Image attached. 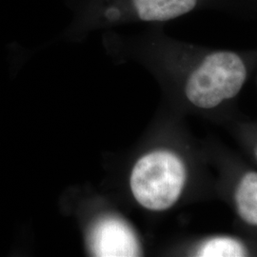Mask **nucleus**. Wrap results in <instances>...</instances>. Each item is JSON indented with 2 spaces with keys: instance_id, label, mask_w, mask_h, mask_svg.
<instances>
[{
  "instance_id": "nucleus-1",
  "label": "nucleus",
  "mask_w": 257,
  "mask_h": 257,
  "mask_svg": "<svg viewBox=\"0 0 257 257\" xmlns=\"http://www.w3.org/2000/svg\"><path fill=\"white\" fill-rule=\"evenodd\" d=\"M186 181V168L175 154L157 151L141 157L131 175V190L142 207L164 211L180 197Z\"/></svg>"
},
{
  "instance_id": "nucleus-2",
  "label": "nucleus",
  "mask_w": 257,
  "mask_h": 257,
  "mask_svg": "<svg viewBox=\"0 0 257 257\" xmlns=\"http://www.w3.org/2000/svg\"><path fill=\"white\" fill-rule=\"evenodd\" d=\"M247 69L239 55L217 52L206 56L185 86L189 101L202 109H211L234 97L242 89Z\"/></svg>"
},
{
  "instance_id": "nucleus-3",
  "label": "nucleus",
  "mask_w": 257,
  "mask_h": 257,
  "mask_svg": "<svg viewBox=\"0 0 257 257\" xmlns=\"http://www.w3.org/2000/svg\"><path fill=\"white\" fill-rule=\"evenodd\" d=\"M90 248L95 256L130 257L140 254L138 238L128 225L116 217H105L92 228Z\"/></svg>"
},
{
  "instance_id": "nucleus-4",
  "label": "nucleus",
  "mask_w": 257,
  "mask_h": 257,
  "mask_svg": "<svg viewBox=\"0 0 257 257\" xmlns=\"http://www.w3.org/2000/svg\"><path fill=\"white\" fill-rule=\"evenodd\" d=\"M234 198L240 217L257 227V173L249 172L242 177Z\"/></svg>"
},
{
  "instance_id": "nucleus-5",
  "label": "nucleus",
  "mask_w": 257,
  "mask_h": 257,
  "mask_svg": "<svg viewBox=\"0 0 257 257\" xmlns=\"http://www.w3.org/2000/svg\"><path fill=\"white\" fill-rule=\"evenodd\" d=\"M247 255L244 245L236 239L215 237L206 241L197 251L200 257H242Z\"/></svg>"
},
{
  "instance_id": "nucleus-6",
  "label": "nucleus",
  "mask_w": 257,
  "mask_h": 257,
  "mask_svg": "<svg viewBox=\"0 0 257 257\" xmlns=\"http://www.w3.org/2000/svg\"><path fill=\"white\" fill-rule=\"evenodd\" d=\"M256 156H257V149H256Z\"/></svg>"
}]
</instances>
